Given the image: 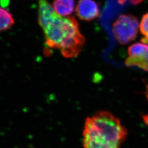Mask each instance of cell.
<instances>
[{
	"instance_id": "52a82bcc",
	"label": "cell",
	"mask_w": 148,
	"mask_h": 148,
	"mask_svg": "<svg viewBox=\"0 0 148 148\" xmlns=\"http://www.w3.org/2000/svg\"><path fill=\"white\" fill-rule=\"evenodd\" d=\"M14 24V19L7 10L0 7V32L8 30Z\"/></svg>"
},
{
	"instance_id": "6da1fadb",
	"label": "cell",
	"mask_w": 148,
	"mask_h": 148,
	"mask_svg": "<svg viewBox=\"0 0 148 148\" xmlns=\"http://www.w3.org/2000/svg\"><path fill=\"white\" fill-rule=\"evenodd\" d=\"M38 21L42 27L48 47L59 49L66 58L77 57L85 43L74 16L58 14L47 0H38Z\"/></svg>"
},
{
	"instance_id": "8992f818",
	"label": "cell",
	"mask_w": 148,
	"mask_h": 148,
	"mask_svg": "<svg viewBox=\"0 0 148 148\" xmlns=\"http://www.w3.org/2000/svg\"><path fill=\"white\" fill-rule=\"evenodd\" d=\"M53 7L56 12L63 16L73 13L75 8V0H54Z\"/></svg>"
},
{
	"instance_id": "30bf717a",
	"label": "cell",
	"mask_w": 148,
	"mask_h": 148,
	"mask_svg": "<svg viewBox=\"0 0 148 148\" xmlns=\"http://www.w3.org/2000/svg\"><path fill=\"white\" fill-rule=\"evenodd\" d=\"M147 93H148L147 94V98H148V86H147Z\"/></svg>"
},
{
	"instance_id": "ba28073f",
	"label": "cell",
	"mask_w": 148,
	"mask_h": 148,
	"mask_svg": "<svg viewBox=\"0 0 148 148\" xmlns=\"http://www.w3.org/2000/svg\"><path fill=\"white\" fill-rule=\"evenodd\" d=\"M139 28L142 34L148 40V13L143 16L140 23Z\"/></svg>"
},
{
	"instance_id": "277c9868",
	"label": "cell",
	"mask_w": 148,
	"mask_h": 148,
	"mask_svg": "<svg viewBox=\"0 0 148 148\" xmlns=\"http://www.w3.org/2000/svg\"><path fill=\"white\" fill-rule=\"evenodd\" d=\"M129 57L125 61L128 66H137L148 71V45L136 43L128 48Z\"/></svg>"
},
{
	"instance_id": "3957f363",
	"label": "cell",
	"mask_w": 148,
	"mask_h": 148,
	"mask_svg": "<svg viewBox=\"0 0 148 148\" xmlns=\"http://www.w3.org/2000/svg\"><path fill=\"white\" fill-rule=\"evenodd\" d=\"M137 18L131 14L119 16L112 25V32L117 41L124 45L131 42L137 36L139 28Z\"/></svg>"
},
{
	"instance_id": "7a4b0ae2",
	"label": "cell",
	"mask_w": 148,
	"mask_h": 148,
	"mask_svg": "<svg viewBox=\"0 0 148 148\" xmlns=\"http://www.w3.org/2000/svg\"><path fill=\"white\" fill-rule=\"evenodd\" d=\"M127 131L119 119L107 111L86 119L82 132L84 148H121Z\"/></svg>"
},
{
	"instance_id": "5b68a950",
	"label": "cell",
	"mask_w": 148,
	"mask_h": 148,
	"mask_svg": "<svg viewBox=\"0 0 148 148\" xmlns=\"http://www.w3.org/2000/svg\"><path fill=\"white\" fill-rule=\"evenodd\" d=\"M75 11L79 19L85 21H92L99 14V5L94 0H79Z\"/></svg>"
},
{
	"instance_id": "9c48e42d",
	"label": "cell",
	"mask_w": 148,
	"mask_h": 148,
	"mask_svg": "<svg viewBox=\"0 0 148 148\" xmlns=\"http://www.w3.org/2000/svg\"><path fill=\"white\" fill-rule=\"evenodd\" d=\"M127 1H129L130 2H131L133 5H137L141 2L143 0H118V2L120 4H123L125 2H126Z\"/></svg>"
}]
</instances>
